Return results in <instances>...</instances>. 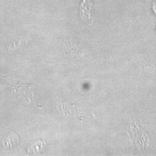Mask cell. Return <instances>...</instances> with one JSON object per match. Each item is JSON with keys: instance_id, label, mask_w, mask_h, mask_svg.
<instances>
[{"instance_id": "1", "label": "cell", "mask_w": 156, "mask_h": 156, "mask_svg": "<svg viewBox=\"0 0 156 156\" xmlns=\"http://www.w3.org/2000/svg\"><path fill=\"white\" fill-rule=\"evenodd\" d=\"M79 13L83 20L92 19L93 4L91 0H82L79 6Z\"/></svg>"}]
</instances>
